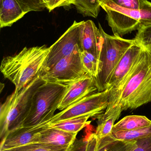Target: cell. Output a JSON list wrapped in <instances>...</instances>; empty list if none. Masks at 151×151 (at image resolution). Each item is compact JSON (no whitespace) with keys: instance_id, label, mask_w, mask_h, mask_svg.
I'll list each match as a JSON object with an SVG mask.
<instances>
[{"instance_id":"27","label":"cell","mask_w":151,"mask_h":151,"mask_svg":"<svg viewBox=\"0 0 151 151\" xmlns=\"http://www.w3.org/2000/svg\"><path fill=\"white\" fill-rule=\"evenodd\" d=\"M136 140V145L132 151H151V135Z\"/></svg>"},{"instance_id":"21","label":"cell","mask_w":151,"mask_h":151,"mask_svg":"<svg viewBox=\"0 0 151 151\" xmlns=\"http://www.w3.org/2000/svg\"><path fill=\"white\" fill-rule=\"evenodd\" d=\"M136 145V140L109 141L98 140L97 151H132Z\"/></svg>"},{"instance_id":"5","label":"cell","mask_w":151,"mask_h":151,"mask_svg":"<svg viewBox=\"0 0 151 151\" xmlns=\"http://www.w3.org/2000/svg\"><path fill=\"white\" fill-rule=\"evenodd\" d=\"M67 89L66 84L44 82L34 94L30 111L21 127L49 123Z\"/></svg>"},{"instance_id":"13","label":"cell","mask_w":151,"mask_h":151,"mask_svg":"<svg viewBox=\"0 0 151 151\" xmlns=\"http://www.w3.org/2000/svg\"><path fill=\"white\" fill-rule=\"evenodd\" d=\"M80 39L82 51H87L98 59L102 36L100 30L93 21H83L81 28Z\"/></svg>"},{"instance_id":"14","label":"cell","mask_w":151,"mask_h":151,"mask_svg":"<svg viewBox=\"0 0 151 151\" xmlns=\"http://www.w3.org/2000/svg\"><path fill=\"white\" fill-rule=\"evenodd\" d=\"M49 124V123H48ZM77 134L69 133L49 126L41 133L37 143L58 147H70L76 140Z\"/></svg>"},{"instance_id":"17","label":"cell","mask_w":151,"mask_h":151,"mask_svg":"<svg viewBox=\"0 0 151 151\" xmlns=\"http://www.w3.org/2000/svg\"><path fill=\"white\" fill-rule=\"evenodd\" d=\"M96 116L93 114L82 115L53 124H49L50 127L61 129L69 133L78 134L83 128L90 124V121H88L89 119Z\"/></svg>"},{"instance_id":"6","label":"cell","mask_w":151,"mask_h":151,"mask_svg":"<svg viewBox=\"0 0 151 151\" xmlns=\"http://www.w3.org/2000/svg\"><path fill=\"white\" fill-rule=\"evenodd\" d=\"M106 12V19L113 34L121 36L151 25V2L145 0L139 9L123 8L110 0L101 6Z\"/></svg>"},{"instance_id":"18","label":"cell","mask_w":151,"mask_h":151,"mask_svg":"<svg viewBox=\"0 0 151 151\" xmlns=\"http://www.w3.org/2000/svg\"><path fill=\"white\" fill-rule=\"evenodd\" d=\"M151 121L144 116L129 115L124 117L113 126L112 131H128L146 127Z\"/></svg>"},{"instance_id":"10","label":"cell","mask_w":151,"mask_h":151,"mask_svg":"<svg viewBox=\"0 0 151 151\" xmlns=\"http://www.w3.org/2000/svg\"><path fill=\"white\" fill-rule=\"evenodd\" d=\"M83 22L74 21L66 32L50 47L49 52L40 75L48 71L61 59L71 55L78 46L81 47L80 35Z\"/></svg>"},{"instance_id":"4","label":"cell","mask_w":151,"mask_h":151,"mask_svg":"<svg viewBox=\"0 0 151 151\" xmlns=\"http://www.w3.org/2000/svg\"><path fill=\"white\" fill-rule=\"evenodd\" d=\"M98 26L102 41L97 73L95 77L98 90L101 92L107 89L109 81L116 66L135 40L123 39L117 34L110 35L105 32L100 23Z\"/></svg>"},{"instance_id":"25","label":"cell","mask_w":151,"mask_h":151,"mask_svg":"<svg viewBox=\"0 0 151 151\" xmlns=\"http://www.w3.org/2000/svg\"><path fill=\"white\" fill-rule=\"evenodd\" d=\"M25 12L42 11L47 8L43 0H16Z\"/></svg>"},{"instance_id":"19","label":"cell","mask_w":151,"mask_h":151,"mask_svg":"<svg viewBox=\"0 0 151 151\" xmlns=\"http://www.w3.org/2000/svg\"><path fill=\"white\" fill-rule=\"evenodd\" d=\"M150 135H151V125L146 127L134 130L112 131L111 135L102 139L109 141H132Z\"/></svg>"},{"instance_id":"2","label":"cell","mask_w":151,"mask_h":151,"mask_svg":"<svg viewBox=\"0 0 151 151\" xmlns=\"http://www.w3.org/2000/svg\"><path fill=\"white\" fill-rule=\"evenodd\" d=\"M151 101V54L144 48L122 89L119 104L134 110Z\"/></svg>"},{"instance_id":"7","label":"cell","mask_w":151,"mask_h":151,"mask_svg":"<svg viewBox=\"0 0 151 151\" xmlns=\"http://www.w3.org/2000/svg\"><path fill=\"white\" fill-rule=\"evenodd\" d=\"M143 50V47L135 41L119 62L108 83L107 89L110 90L111 92L106 110L118 104L126 81L138 62Z\"/></svg>"},{"instance_id":"29","label":"cell","mask_w":151,"mask_h":151,"mask_svg":"<svg viewBox=\"0 0 151 151\" xmlns=\"http://www.w3.org/2000/svg\"><path fill=\"white\" fill-rule=\"evenodd\" d=\"M72 4L73 0H49L46 6L49 12H51L55 8L62 6H69Z\"/></svg>"},{"instance_id":"30","label":"cell","mask_w":151,"mask_h":151,"mask_svg":"<svg viewBox=\"0 0 151 151\" xmlns=\"http://www.w3.org/2000/svg\"><path fill=\"white\" fill-rule=\"evenodd\" d=\"M87 145L86 151H97V150L98 139L95 133H88Z\"/></svg>"},{"instance_id":"12","label":"cell","mask_w":151,"mask_h":151,"mask_svg":"<svg viewBox=\"0 0 151 151\" xmlns=\"http://www.w3.org/2000/svg\"><path fill=\"white\" fill-rule=\"evenodd\" d=\"M48 123L34 127H21L9 132L1 141L0 151L37 143L41 133L48 127Z\"/></svg>"},{"instance_id":"16","label":"cell","mask_w":151,"mask_h":151,"mask_svg":"<svg viewBox=\"0 0 151 151\" xmlns=\"http://www.w3.org/2000/svg\"><path fill=\"white\" fill-rule=\"evenodd\" d=\"M26 14L16 0H3L0 9L1 28L12 26Z\"/></svg>"},{"instance_id":"20","label":"cell","mask_w":151,"mask_h":151,"mask_svg":"<svg viewBox=\"0 0 151 151\" xmlns=\"http://www.w3.org/2000/svg\"><path fill=\"white\" fill-rule=\"evenodd\" d=\"M105 0H73V4L78 12L83 17L96 18L99 14L101 4Z\"/></svg>"},{"instance_id":"9","label":"cell","mask_w":151,"mask_h":151,"mask_svg":"<svg viewBox=\"0 0 151 151\" xmlns=\"http://www.w3.org/2000/svg\"><path fill=\"white\" fill-rule=\"evenodd\" d=\"M110 90L97 92L72 105L66 109L55 114L50 122L53 124L72 118L93 114L97 116L106 110L109 103Z\"/></svg>"},{"instance_id":"1","label":"cell","mask_w":151,"mask_h":151,"mask_svg":"<svg viewBox=\"0 0 151 151\" xmlns=\"http://www.w3.org/2000/svg\"><path fill=\"white\" fill-rule=\"evenodd\" d=\"M49 50L46 45L25 47L18 54L3 58L1 73L15 85L14 91L18 92L40 75Z\"/></svg>"},{"instance_id":"23","label":"cell","mask_w":151,"mask_h":151,"mask_svg":"<svg viewBox=\"0 0 151 151\" xmlns=\"http://www.w3.org/2000/svg\"><path fill=\"white\" fill-rule=\"evenodd\" d=\"M137 31L134 40L151 54V25L142 27Z\"/></svg>"},{"instance_id":"28","label":"cell","mask_w":151,"mask_h":151,"mask_svg":"<svg viewBox=\"0 0 151 151\" xmlns=\"http://www.w3.org/2000/svg\"><path fill=\"white\" fill-rule=\"evenodd\" d=\"M87 142V136L82 139H76L67 151H86Z\"/></svg>"},{"instance_id":"24","label":"cell","mask_w":151,"mask_h":151,"mask_svg":"<svg viewBox=\"0 0 151 151\" xmlns=\"http://www.w3.org/2000/svg\"><path fill=\"white\" fill-rule=\"evenodd\" d=\"M82 61L89 73L95 77L98 68V59L92 54L86 51H82Z\"/></svg>"},{"instance_id":"11","label":"cell","mask_w":151,"mask_h":151,"mask_svg":"<svg viewBox=\"0 0 151 151\" xmlns=\"http://www.w3.org/2000/svg\"><path fill=\"white\" fill-rule=\"evenodd\" d=\"M67 85V90L58 108L61 111L86 97L98 92L95 77L89 73Z\"/></svg>"},{"instance_id":"8","label":"cell","mask_w":151,"mask_h":151,"mask_svg":"<svg viewBox=\"0 0 151 151\" xmlns=\"http://www.w3.org/2000/svg\"><path fill=\"white\" fill-rule=\"evenodd\" d=\"M81 52V47L78 46L71 55L40 76L45 82L67 85L86 75L89 73L82 63Z\"/></svg>"},{"instance_id":"15","label":"cell","mask_w":151,"mask_h":151,"mask_svg":"<svg viewBox=\"0 0 151 151\" xmlns=\"http://www.w3.org/2000/svg\"><path fill=\"white\" fill-rule=\"evenodd\" d=\"M122 111L121 105L118 104L111 109L105 110L103 114L98 115L95 134L98 141L111 135L115 121L119 119Z\"/></svg>"},{"instance_id":"3","label":"cell","mask_w":151,"mask_h":151,"mask_svg":"<svg viewBox=\"0 0 151 151\" xmlns=\"http://www.w3.org/2000/svg\"><path fill=\"white\" fill-rule=\"evenodd\" d=\"M44 81L40 75L18 92L14 91L1 105L0 137L2 141L9 132L22 127L29 114L34 94Z\"/></svg>"},{"instance_id":"31","label":"cell","mask_w":151,"mask_h":151,"mask_svg":"<svg viewBox=\"0 0 151 151\" xmlns=\"http://www.w3.org/2000/svg\"><path fill=\"white\" fill-rule=\"evenodd\" d=\"M49 1V0H43L44 2L46 4V5H47V4H48V2ZM46 7H47V6H46Z\"/></svg>"},{"instance_id":"32","label":"cell","mask_w":151,"mask_h":151,"mask_svg":"<svg viewBox=\"0 0 151 151\" xmlns=\"http://www.w3.org/2000/svg\"><path fill=\"white\" fill-rule=\"evenodd\" d=\"M3 1V0H0V4H1L2 3Z\"/></svg>"},{"instance_id":"26","label":"cell","mask_w":151,"mask_h":151,"mask_svg":"<svg viewBox=\"0 0 151 151\" xmlns=\"http://www.w3.org/2000/svg\"><path fill=\"white\" fill-rule=\"evenodd\" d=\"M117 5L130 9H139L143 5L145 0H110Z\"/></svg>"},{"instance_id":"22","label":"cell","mask_w":151,"mask_h":151,"mask_svg":"<svg viewBox=\"0 0 151 151\" xmlns=\"http://www.w3.org/2000/svg\"><path fill=\"white\" fill-rule=\"evenodd\" d=\"M70 147L53 146L42 143H34L2 151H67Z\"/></svg>"}]
</instances>
